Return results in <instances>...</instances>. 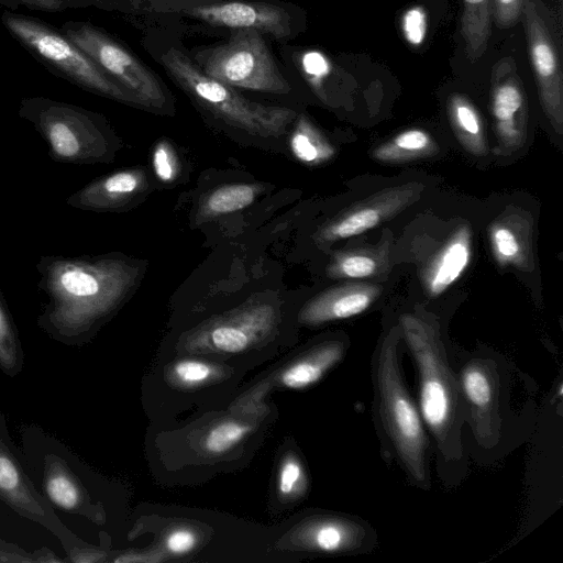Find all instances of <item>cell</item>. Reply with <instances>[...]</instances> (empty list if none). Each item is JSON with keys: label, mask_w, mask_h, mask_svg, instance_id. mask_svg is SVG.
Returning a JSON list of instances; mask_svg holds the SVG:
<instances>
[{"label": "cell", "mask_w": 563, "mask_h": 563, "mask_svg": "<svg viewBox=\"0 0 563 563\" xmlns=\"http://www.w3.org/2000/svg\"><path fill=\"white\" fill-rule=\"evenodd\" d=\"M48 302L38 323L74 342L114 310L133 289L139 267L117 256H45L36 264Z\"/></svg>", "instance_id": "1"}, {"label": "cell", "mask_w": 563, "mask_h": 563, "mask_svg": "<svg viewBox=\"0 0 563 563\" xmlns=\"http://www.w3.org/2000/svg\"><path fill=\"white\" fill-rule=\"evenodd\" d=\"M143 46L192 102L227 125L256 136L278 137L297 117L290 108L252 101L206 75L170 32L147 30Z\"/></svg>", "instance_id": "2"}, {"label": "cell", "mask_w": 563, "mask_h": 563, "mask_svg": "<svg viewBox=\"0 0 563 563\" xmlns=\"http://www.w3.org/2000/svg\"><path fill=\"white\" fill-rule=\"evenodd\" d=\"M399 330L417 364L423 422L432 432L441 455L457 459L462 453L460 430L464 404L439 331L431 321L413 313L400 316Z\"/></svg>", "instance_id": "3"}, {"label": "cell", "mask_w": 563, "mask_h": 563, "mask_svg": "<svg viewBox=\"0 0 563 563\" xmlns=\"http://www.w3.org/2000/svg\"><path fill=\"white\" fill-rule=\"evenodd\" d=\"M18 113L40 133L57 162L96 164L113 155L112 133L98 113L47 97L23 98Z\"/></svg>", "instance_id": "4"}, {"label": "cell", "mask_w": 563, "mask_h": 563, "mask_svg": "<svg viewBox=\"0 0 563 563\" xmlns=\"http://www.w3.org/2000/svg\"><path fill=\"white\" fill-rule=\"evenodd\" d=\"M399 327L382 342L376 362L378 412L407 473L417 484L427 479V437L421 415L406 387L398 357Z\"/></svg>", "instance_id": "5"}, {"label": "cell", "mask_w": 563, "mask_h": 563, "mask_svg": "<svg viewBox=\"0 0 563 563\" xmlns=\"http://www.w3.org/2000/svg\"><path fill=\"white\" fill-rule=\"evenodd\" d=\"M0 19L9 34L55 76L88 92L133 106L130 97L59 27L9 10Z\"/></svg>", "instance_id": "6"}, {"label": "cell", "mask_w": 563, "mask_h": 563, "mask_svg": "<svg viewBox=\"0 0 563 563\" xmlns=\"http://www.w3.org/2000/svg\"><path fill=\"white\" fill-rule=\"evenodd\" d=\"M188 53L206 75L235 89L273 95H288L292 89L267 37L255 30H231L225 41Z\"/></svg>", "instance_id": "7"}, {"label": "cell", "mask_w": 563, "mask_h": 563, "mask_svg": "<svg viewBox=\"0 0 563 563\" xmlns=\"http://www.w3.org/2000/svg\"><path fill=\"white\" fill-rule=\"evenodd\" d=\"M60 31L140 107L170 113L173 96L161 77L121 40L90 21H66Z\"/></svg>", "instance_id": "8"}, {"label": "cell", "mask_w": 563, "mask_h": 563, "mask_svg": "<svg viewBox=\"0 0 563 563\" xmlns=\"http://www.w3.org/2000/svg\"><path fill=\"white\" fill-rule=\"evenodd\" d=\"M190 19L213 29H251L282 45L295 38L301 26L299 9L283 0H223L185 11Z\"/></svg>", "instance_id": "9"}, {"label": "cell", "mask_w": 563, "mask_h": 563, "mask_svg": "<svg viewBox=\"0 0 563 563\" xmlns=\"http://www.w3.org/2000/svg\"><path fill=\"white\" fill-rule=\"evenodd\" d=\"M539 98L551 125L563 131V78L555 44L533 0H523L522 15Z\"/></svg>", "instance_id": "10"}, {"label": "cell", "mask_w": 563, "mask_h": 563, "mask_svg": "<svg viewBox=\"0 0 563 563\" xmlns=\"http://www.w3.org/2000/svg\"><path fill=\"white\" fill-rule=\"evenodd\" d=\"M276 318L273 305L252 300L203 324L190 335L189 342L200 349L242 352L268 333Z\"/></svg>", "instance_id": "11"}, {"label": "cell", "mask_w": 563, "mask_h": 563, "mask_svg": "<svg viewBox=\"0 0 563 563\" xmlns=\"http://www.w3.org/2000/svg\"><path fill=\"white\" fill-rule=\"evenodd\" d=\"M420 191L421 186L411 183L376 192L324 224L318 232V241L333 242L362 234L398 214Z\"/></svg>", "instance_id": "12"}, {"label": "cell", "mask_w": 563, "mask_h": 563, "mask_svg": "<svg viewBox=\"0 0 563 563\" xmlns=\"http://www.w3.org/2000/svg\"><path fill=\"white\" fill-rule=\"evenodd\" d=\"M511 58H503L492 69L490 111L500 147L514 151L527 134L528 109L521 80Z\"/></svg>", "instance_id": "13"}, {"label": "cell", "mask_w": 563, "mask_h": 563, "mask_svg": "<svg viewBox=\"0 0 563 563\" xmlns=\"http://www.w3.org/2000/svg\"><path fill=\"white\" fill-rule=\"evenodd\" d=\"M460 388L476 440L485 446L499 438L498 377L493 363L473 360L461 372Z\"/></svg>", "instance_id": "14"}, {"label": "cell", "mask_w": 563, "mask_h": 563, "mask_svg": "<svg viewBox=\"0 0 563 563\" xmlns=\"http://www.w3.org/2000/svg\"><path fill=\"white\" fill-rule=\"evenodd\" d=\"M382 288L374 284H344L329 288L310 299L299 312V321L317 325L347 319L368 309Z\"/></svg>", "instance_id": "15"}, {"label": "cell", "mask_w": 563, "mask_h": 563, "mask_svg": "<svg viewBox=\"0 0 563 563\" xmlns=\"http://www.w3.org/2000/svg\"><path fill=\"white\" fill-rule=\"evenodd\" d=\"M147 185L144 170L122 169L87 184L71 194L67 198V203L81 210H115L136 198L147 188Z\"/></svg>", "instance_id": "16"}, {"label": "cell", "mask_w": 563, "mask_h": 563, "mask_svg": "<svg viewBox=\"0 0 563 563\" xmlns=\"http://www.w3.org/2000/svg\"><path fill=\"white\" fill-rule=\"evenodd\" d=\"M472 254V234L467 225L459 228L441 247L423 274L429 296H440L466 269Z\"/></svg>", "instance_id": "17"}, {"label": "cell", "mask_w": 563, "mask_h": 563, "mask_svg": "<svg viewBox=\"0 0 563 563\" xmlns=\"http://www.w3.org/2000/svg\"><path fill=\"white\" fill-rule=\"evenodd\" d=\"M493 255L500 266L527 268L531 262V224L523 216L499 217L489 227Z\"/></svg>", "instance_id": "18"}, {"label": "cell", "mask_w": 563, "mask_h": 563, "mask_svg": "<svg viewBox=\"0 0 563 563\" xmlns=\"http://www.w3.org/2000/svg\"><path fill=\"white\" fill-rule=\"evenodd\" d=\"M366 538L367 532L361 523L338 517L311 522L301 537L308 548L325 553L353 551L361 548Z\"/></svg>", "instance_id": "19"}, {"label": "cell", "mask_w": 563, "mask_h": 563, "mask_svg": "<svg viewBox=\"0 0 563 563\" xmlns=\"http://www.w3.org/2000/svg\"><path fill=\"white\" fill-rule=\"evenodd\" d=\"M0 497L34 520L51 519L16 459L0 441Z\"/></svg>", "instance_id": "20"}, {"label": "cell", "mask_w": 563, "mask_h": 563, "mask_svg": "<svg viewBox=\"0 0 563 563\" xmlns=\"http://www.w3.org/2000/svg\"><path fill=\"white\" fill-rule=\"evenodd\" d=\"M341 342H329L316 347L294 362L282 374V384L290 389H303L317 382L343 356Z\"/></svg>", "instance_id": "21"}, {"label": "cell", "mask_w": 563, "mask_h": 563, "mask_svg": "<svg viewBox=\"0 0 563 563\" xmlns=\"http://www.w3.org/2000/svg\"><path fill=\"white\" fill-rule=\"evenodd\" d=\"M223 0H93V8L111 11L132 19L163 20L179 18L196 7Z\"/></svg>", "instance_id": "22"}, {"label": "cell", "mask_w": 563, "mask_h": 563, "mask_svg": "<svg viewBox=\"0 0 563 563\" xmlns=\"http://www.w3.org/2000/svg\"><path fill=\"white\" fill-rule=\"evenodd\" d=\"M448 114L462 146L473 155H485L486 133L476 107L465 96L454 93L448 100Z\"/></svg>", "instance_id": "23"}, {"label": "cell", "mask_w": 563, "mask_h": 563, "mask_svg": "<svg viewBox=\"0 0 563 563\" xmlns=\"http://www.w3.org/2000/svg\"><path fill=\"white\" fill-rule=\"evenodd\" d=\"M263 191L260 184L238 183L214 188L200 202L196 222L203 223L242 210L252 205Z\"/></svg>", "instance_id": "24"}, {"label": "cell", "mask_w": 563, "mask_h": 563, "mask_svg": "<svg viewBox=\"0 0 563 563\" xmlns=\"http://www.w3.org/2000/svg\"><path fill=\"white\" fill-rule=\"evenodd\" d=\"M492 0H463L461 33L471 62L486 52L490 36Z\"/></svg>", "instance_id": "25"}, {"label": "cell", "mask_w": 563, "mask_h": 563, "mask_svg": "<svg viewBox=\"0 0 563 563\" xmlns=\"http://www.w3.org/2000/svg\"><path fill=\"white\" fill-rule=\"evenodd\" d=\"M294 156L301 163L319 165L334 156L335 150L321 131L306 114L295 119V126L289 140Z\"/></svg>", "instance_id": "26"}, {"label": "cell", "mask_w": 563, "mask_h": 563, "mask_svg": "<svg viewBox=\"0 0 563 563\" xmlns=\"http://www.w3.org/2000/svg\"><path fill=\"white\" fill-rule=\"evenodd\" d=\"M437 144L421 129H409L377 146L372 155L384 163H402L433 155Z\"/></svg>", "instance_id": "27"}, {"label": "cell", "mask_w": 563, "mask_h": 563, "mask_svg": "<svg viewBox=\"0 0 563 563\" xmlns=\"http://www.w3.org/2000/svg\"><path fill=\"white\" fill-rule=\"evenodd\" d=\"M43 489L48 500L65 511H79L85 501L84 490L67 466L53 461L46 464Z\"/></svg>", "instance_id": "28"}, {"label": "cell", "mask_w": 563, "mask_h": 563, "mask_svg": "<svg viewBox=\"0 0 563 563\" xmlns=\"http://www.w3.org/2000/svg\"><path fill=\"white\" fill-rule=\"evenodd\" d=\"M386 256L375 249H353L333 256L327 266L331 278H366L378 275L386 267Z\"/></svg>", "instance_id": "29"}, {"label": "cell", "mask_w": 563, "mask_h": 563, "mask_svg": "<svg viewBox=\"0 0 563 563\" xmlns=\"http://www.w3.org/2000/svg\"><path fill=\"white\" fill-rule=\"evenodd\" d=\"M22 365V351L10 311L0 291V367L14 375Z\"/></svg>", "instance_id": "30"}, {"label": "cell", "mask_w": 563, "mask_h": 563, "mask_svg": "<svg viewBox=\"0 0 563 563\" xmlns=\"http://www.w3.org/2000/svg\"><path fill=\"white\" fill-rule=\"evenodd\" d=\"M250 430L247 424L238 421L221 422L206 435L203 446L209 453L222 454L241 442Z\"/></svg>", "instance_id": "31"}, {"label": "cell", "mask_w": 563, "mask_h": 563, "mask_svg": "<svg viewBox=\"0 0 563 563\" xmlns=\"http://www.w3.org/2000/svg\"><path fill=\"white\" fill-rule=\"evenodd\" d=\"M0 5L9 11L25 8L32 11L55 13L93 7V0H0Z\"/></svg>", "instance_id": "32"}, {"label": "cell", "mask_w": 563, "mask_h": 563, "mask_svg": "<svg viewBox=\"0 0 563 563\" xmlns=\"http://www.w3.org/2000/svg\"><path fill=\"white\" fill-rule=\"evenodd\" d=\"M213 375V367L198 360H183L173 366L174 379L183 386L196 387L205 384Z\"/></svg>", "instance_id": "33"}, {"label": "cell", "mask_w": 563, "mask_h": 563, "mask_svg": "<svg viewBox=\"0 0 563 563\" xmlns=\"http://www.w3.org/2000/svg\"><path fill=\"white\" fill-rule=\"evenodd\" d=\"M156 177L164 183H172L179 173V162L173 146L165 140L159 141L152 155Z\"/></svg>", "instance_id": "34"}, {"label": "cell", "mask_w": 563, "mask_h": 563, "mask_svg": "<svg viewBox=\"0 0 563 563\" xmlns=\"http://www.w3.org/2000/svg\"><path fill=\"white\" fill-rule=\"evenodd\" d=\"M278 492L286 497L300 493L306 484L301 463L294 456L286 457L278 473Z\"/></svg>", "instance_id": "35"}, {"label": "cell", "mask_w": 563, "mask_h": 563, "mask_svg": "<svg viewBox=\"0 0 563 563\" xmlns=\"http://www.w3.org/2000/svg\"><path fill=\"white\" fill-rule=\"evenodd\" d=\"M402 32L411 45H420L426 36L427 15L423 8L415 7L407 10L401 20Z\"/></svg>", "instance_id": "36"}, {"label": "cell", "mask_w": 563, "mask_h": 563, "mask_svg": "<svg viewBox=\"0 0 563 563\" xmlns=\"http://www.w3.org/2000/svg\"><path fill=\"white\" fill-rule=\"evenodd\" d=\"M523 0H492V16L499 29L514 26L522 15Z\"/></svg>", "instance_id": "37"}, {"label": "cell", "mask_w": 563, "mask_h": 563, "mask_svg": "<svg viewBox=\"0 0 563 563\" xmlns=\"http://www.w3.org/2000/svg\"><path fill=\"white\" fill-rule=\"evenodd\" d=\"M197 544L196 533L186 528L173 530L165 540L167 550L173 554H185L190 552Z\"/></svg>", "instance_id": "38"}, {"label": "cell", "mask_w": 563, "mask_h": 563, "mask_svg": "<svg viewBox=\"0 0 563 563\" xmlns=\"http://www.w3.org/2000/svg\"><path fill=\"white\" fill-rule=\"evenodd\" d=\"M159 559H155V558H142L140 556H136L134 554H124V555H121L117 559H114V562H153V561H158Z\"/></svg>", "instance_id": "39"}]
</instances>
